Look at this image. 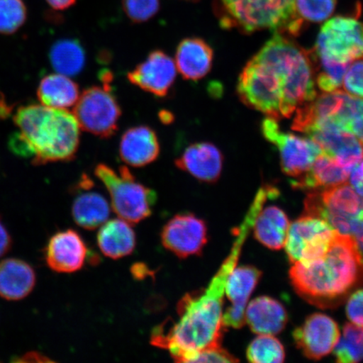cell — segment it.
Here are the masks:
<instances>
[{
	"mask_svg": "<svg viewBox=\"0 0 363 363\" xmlns=\"http://www.w3.org/2000/svg\"><path fill=\"white\" fill-rule=\"evenodd\" d=\"M35 272L28 263L16 258L0 262V297L20 301L33 291Z\"/></svg>",
	"mask_w": 363,
	"mask_h": 363,
	"instance_id": "24",
	"label": "cell"
},
{
	"mask_svg": "<svg viewBox=\"0 0 363 363\" xmlns=\"http://www.w3.org/2000/svg\"><path fill=\"white\" fill-rule=\"evenodd\" d=\"M262 133L266 140L278 148L282 170L293 178L306 174L322 152L311 138L281 130L275 118L269 116L262 121Z\"/></svg>",
	"mask_w": 363,
	"mask_h": 363,
	"instance_id": "12",
	"label": "cell"
},
{
	"mask_svg": "<svg viewBox=\"0 0 363 363\" xmlns=\"http://www.w3.org/2000/svg\"><path fill=\"white\" fill-rule=\"evenodd\" d=\"M237 92L246 106L280 119L284 118V95L274 72L252 57L240 74Z\"/></svg>",
	"mask_w": 363,
	"mask_h": 363,
	"instance_id": "9",
	"label": "cell"
},
{
	"mask_svg": "<svg viewBox=\"0 0 363 363\" xmlns=\"http://www.w3.org/2000/svg\"><path fill=\"white\" fill-rule=\"evenodd\" d=\"M337 0H295V12L303 22H321L328 20L335 11Z\"/></svg>",
	"mask_w": 363,
	"mask_h": 363,
	"instance_id": "35",
	"label": "cell"
},
{
	"mask_svg": "<svg viewBox=\"0 0 363 363\" xmlns=\"http://www.w3.org/2000/svg\"><path fill=\"white\" fill-rule=\"evenodd\" d=\"M27 19V8L23 0H0V34L17 33Z\"/></svg>",
	"mask_w": 363,
	"mask_h": 363,
	"instance_id": "34",
	"label": "cell"
},
{
	"mask_svg": "<svg viewBox=\"0 0 363 363\" xmlns=\"http://www.w3.org/2000/svg\"><path fill=\"white\" fill-rule=\"evenodd\" d=\"M314 66L315 77L318 88L325 93L335 92L342 86L344 75L350 65L340 63L315 55L308 51Z\"/></svg>",
	"mask_w": 363,
	"mask_h": 363,
	"instance_id": "31",
	"label": "cell"
},
{
	"mask_svg": "<svg viewBox=\"0 0 363 363\" xmlns=\"http://www.w3.org/2000/svg\"><path fill=\"white\" fill-rule=\"evenodd\" d=\"M298 349L310 359L319 360L333 351L340 338L337 322L316 313L308 316L301 328L294 331Z\"/></svg>",
	"mask_w": 363,
	"mask_h": 363,
	"instance_id": "16",
	"label": "cell"
},
{
	"mask_svg": "<svg viewBox=\"0 0 363 363\" xmlns=\"http://www.w3.org/2000/svg\"><path fill=\"white\" fill-rule=\"evenodd\" d=\"M74 106V115L81 130L108 139L119 129L121 107L110 83L86 89Z\"/></svg>",
	"mask_w": 363,
	"mask_h": 363,
	"instance_id": "8",
	"label": "cell"
},
{
	"mask_svg": "<svg viewBox=\"0 0 363 363\" xmlns=\"http://www.w3.org/2000/svg\"><path fill=\"white\" fill-rule=\"evenodd\" d=\"M161 239L162 246L181 259L199 256L208 242L207 225L189 213L176 215L163 226Z\"/></svg>",
	"mask_w": 363,
	"mask_h": 363,
	"instance_id": "14",
	"label": "cell"
},
{
	"mask_svg": "<svg viewBox=\"0 0 363 363\" xmlns=\"http://www.w3.org/2000/svg\"><path fill=\"white\" fill-rule=\"evenodd\" d=\"M245 320L254 333L277 335L288 322V314L282 303L267 296L258 297L250 303Z\"/></svg>",
	"mask_w": 363,
	"mask_h": 363,
	"instance_id": "22",
	"label": "cell"
},
{
	"mask_svg": "<svg viewBox=\"0 0 363 363\" xmlns=\"http://www.w3.org/2000/svg\"><path fill=\"white\" fill-rule=\"evenodd\" d=\"M214 51L202 38H187L182 40L176 49L175 65L183 79L197 82L211 72Z\"/></svg>",
	"mask_w": 363,
	"mask_h": 363,
	"instance_id": "21",
	"label": "cell"
},
{
	"mask_svg": "<svg viewBox=\"0 0 363 363\" xmlns=\"http://www.w3.org/2000/svg\"><path fill=\"white\" fill-rule=\"evenodd\" d=\"M340 128L352 134L363 145V99L339 91L335 106L328 117ZM318 121V120H316ZM312 122V121H311Z\"/></svg>",
	"mask_w": 363,
	"mask_h": 363,
	"instance_id": "29",
	"label": "cell"
},
{
	"mask_svg": "<svg viewBox=\"0 0 363 363\" xmlns=\"http://www.w3.org/2000/svg\"><path fill=\"white\" fill-rule=\"evenodd\" d=\"M238 360L234 356L231 355L225 349L222 348L221 345L203 349L191 354L184 362H238Z\"/></svg>",
	"mask_w": 363,
	"mask_h": 363,
	"instance_id": "38",
	"label": "cell"
},
{
	"mask_svg": "<svg viewBox=\"0 0 363 363\" xmlns=\"http://www.w3.org/2000/svg\"><path fill=\"white\" fill-rule=\"evenodd\" d=\"M216 13L224 28L244 33L270 29L297 35L303 24L295 12V0H220Z\"/></svg>",
	"mask_w": 363,
	"mask_h": 363,
	"instance_id": "5",
	"label": "cell"
},
{
	"mask_svg": "<svg viewBox=\"0 0 363 363\" xmlns=\"http://www.w3.org/2000/svg\"><path fill=\"white\" fill-rule=\"evenodd\" d=\"M11 247V238L6 227L0 222V257L6 255Z\"/></svg>",
	"mask_w": 363,
	"mask_h": 363,
	"instance_id": "42",
	"label": "cell"
},
{
	"mask_svg": "<svg viewBox=\"0 0 363 363\" xmlns=\"http://www.w3.org/2000/svg\"><path fill=\"white\" fill-rule=\"evenodd\" d=\"M93 187V186H92ZM80 194L74 199L72 214L75 223L85 230H95L106 223L111 215V206L107 199L98 192L89 191Z\"/></svg>",
	"mask_w": 363,
	"mask_h": 363,
	"instance_id": "28",
	"label": "cell"
},
{
	"mask_svg": "<svg viewBox=\"0 0 363 363\" xmlns=\"http://www.w3.org/2000/svg\"><path fill=\"white\" fill-rule=\"evenodd\" d=\"M187 1H190V2H197V1H199V0H187Z\"/></svg>",
	"mask_w": 363,
	"mask_h": 363,
	"instance_id": "46",
	"label": "cell"
},
{
	"mask_svg": "<svg viewBox=\"0 0 363 363\" xmlns=\"http://www.w3.org/2000/svg\"><path fill=\"white\" fill-rule=\"evenodd\" d=\"M311 52L346 65L363 59V22L350 16H337L326 21Z\"/></svg>",
	"mask_w": 363,
	"mask_h": 363,
	"instance_id": "10",
	"label": "cell"
},
{
	"mask_svg": "<svg viewBox=\"0 0 363 363\" xmlns=\"http://www.w3.org/2000/svg\"><path fill=\"white\" fill-rule=\"evenodd\" d=\"M89 250L74 230L59 231L49 240L45 260L50 269L62 274L79 271L88 259Z\"/></svg>",
	"mask_w": 363,
	"mask_h": 363,
	"instance_id": "17",
	"label": "cell"
},
{
	"mask_svg": "<svg viewBox=\"0 0 363 363\" xmlns=\"http://www.w3.org/2000/svg\"><path fill=\"white\" fill-rule=\"evenodd\" d=\"M298 131L306 134L322 152L337 159L349 170L363 159V145L359 140L329 120L312 121Z\"/></svg>",
	"mask_w": 363,
	"mask_h": 363,
	"instance_id": "13",
	"label": "cell"
},
{
	"mask_svg": "<svg viewBox=\"0 0 363 363\" xmlns=\"http://www.w3.org/2000/svg\"><path fill=\"white\" fill-rule=\"evenodd\" d=\"M175 62L162 50L149 53L145 60L127 74L130 83L157 98H165L175 84Z\"/></svg>",
	"mask_w": 363,
	"mask_h": 363,
	"instance_id": "15",
	"label": "cell"
},
{
	"mask_svg": "<svg viewBox=\"0 0 363 363\" xmlns=\"http://www.w3.org/2000/svg\"><path fill=\"white\" fill-rule=\"evenodd\" d=\"M254 233L258 242L272 250L285 246L289 228V220L278 206H271L262 210L254 223Z\"/></svg>",
	"mask_w": 363,
	"mask_h": 363,
	"instance_id": "27",
	"label": "cell"
},
{
	"mask_svg": "<svg viewBox=\"0 0 363 363\" xmlns=\"http://www.w3.org/2000/svg\"><path fill=\"white\" fill-rule=\"evenodd\" d=\"M305 215L320 218L339 233L349 235L352 222L363 218V199L344 183L308 195Z\"/></svg>",
	"mask_w": 363,
	"mask_h": 363,
	"instance_id": "7",
	"label": "cell"
},
{
	"mask_svg": "<svg viewBox=\"0 0 363 363\" xmlns=\"http://www.w3.org/2000/svg\"><path fill=\"white\" fill-rule=\"evenodd\" d=\"M49 59L54 70L72 78L84 69L86 52L79 40L62 39L53 44Z\"/></svg>",
	"mask_w": 363,
	"mask_h": 363,
	"instance_id": "30",
	"label": "cell"
},
{
	"mask_svg": "<svg viewBox=\"0 0 363 363\" xmlns=\"http://www.w3.org/2000/svg\"><path fill=\"white\" fill-rule=\"evenodd\" d=\"M248 361L255 363H279L285 358L283 345L272 335H260L249 345Z\"/></svg>",
	"mask_w": 363,
	"mask_h": 363,
	"instance_id": "33",
	"label": "cell"
},
{
	"mask_svg": "<svg viewBox=\"0 0 363 363\" xmlns=\"http://www.w3.org/2000/svg\"><path fill=\"white\" fill-rule=\"evenodd\" d=\"M349 235L353 238L363 263V218L352 222Z\"/></svg>",
	"mask_w": 363,
	"mask_h": 363,
	"instance_id": "41",
	"label": "cell"
},
{
	"mask_svg": "<svg viewBox=\"0 0 363 363\" xmlns=\"http://www.w3.org/2000/svg\"><path fill=\"white\" fill-rule=\"evenodd\" d=\"M338 233L320 218L305 216L289 225L285 248L294 263H307L323 257Z\"/></svg>",
	"mask_w": 363,
	"mask_h": 363,
	"instance_id": "11",
	"label": "cell"
},
{
	"mask_svg": "<svg viewBox=\"0 0 363 363\" xmlns=\"http://www.w3.org/2000/svg\"><path fill=\"white\" fill-rule=\"evenodd\" d=\"M261 276L262 272L252 266L240 267L231 272L225 286L231 306L222 318L225 328L240 329L246 323L245 313L248 299Z\"/></svg>",
	"mask_w": 363,
	"mask_h": 363,
	"instance_id": "18",
	"label": "cell"
},
{
	"mask_svg": "<svg viewBox=\"0 0 363 363\" xmlns=\"http://www.w3.org/2000/svg\"><path fill=\"white\" fill-rule=\"evenodd\" d=\"M349 178L352 187L363 199V159L352 167Z\"/></svg>",
	"mask_w": 363,
	"mask_h": 363,
	"instance_id": "40",
	"label": "cell"
},
{
	"mask_svg": "<svg viewBox=\"0 0 363 363\" xmlns=\"http://www.w3.org/2000/svg\"><path fill=\"white\" fill-rule=\"evenodd\" d=\"M347 315L352 323L363 326V289L354 292L349 298Z\"/></svg>",
	"mask_w": 363,
	"mask_h": 363,
	"instance_id": "39",
	"label": "cell"
},
{
	"mask_svg": "<svg viewBox=\"0 0 363 363\" xmlns=\"http://www.w3.org/2000/svg\"><path fill=\"white\" fill-rule=\"evenodd\" d=\"M18 130L10 142L13 152L31 159L35 165L74 160L80 144V126L74 113L42 104L18 108Z\"/></svg>",
	"mask_w": 363,
	"mask_h": 363,
	"instance_id": "3",
	"label": "cell"
},
{
	"mask_svg": "<svg viewBox=\"0 0 363 363\" xmlns=\"http://www.w3.org/2000/svg\"><path fill=\"white\" fill-rule=\"evenodd\" d=\"M289 277L296 292L307 301L333 307L363 282V263L351 235L337 233L323 257L294 263Z\"/></svg>",
	"mask_w": 363,
	"mask_h": 363,
	"instance_id": "2",
	"label": "cell"
},
{
	"mask_svg": "<svg viewBox=\"0 0 363 363\" xmlns=\"http://www.w3.org/2000/svg\"><path fill=\"white\" fill-rule=\"evenodd\" d=\"M245 240L243 235H237L229 256L206 289L180 299L177 306L178 319L153 330V346L169 351L174 361L184 362L194 352L221 345L225 328L222 320L225 286L238 264Z\"/></svg>",
	"mask_w": 363,
	"mask_h": 363,
	"instance_id": "1",
	"label": "cell"
},
{
	"mask_svg": "<svg viewBox=\"0 0 363 363\" xmlns=\"http://www.w3.org/2000/svg\"><path fill=\"white\" fill-rule=\"evenodd\" d=\"M97 242L104 256L120 259L134 252L136 238L130 224L119 218L108 220L101 226Z\"/></svg>",
	"mask_w": 363,
	"mask_h": 363,
	"instance_id": "25",
	"label": "cell"
},
{
	"mask_svg": "<svg viewBox=\"0 0 363 363\" xmlns=\"http://www.w3.org/2000/svg\"><path fill=\"white\" fill-rule=\"evenodd\" d=\"M79 96V85L70 77L58 72L45 76L38 89L40 103L58 110L74 106Z\"/></svg>",
	"mask_w": 363,
	"mask_h": 363,
	"instance_id": "26",
	"label": "cell"
},
{
	"mask_svg": "<svg viewBox=\"0 0 363 363\" xmlns=\"http://www.w3.org/2000/svg\"><path fill=\"white\" fill-rule=\"evenodd\" d=\"M342 84L344 89L352 96L363 99V59L349 65Z\"/></svg>",
	"mask_w": 363,
	"mask_h": 363,
	"instance_id": "37",
	"label": "cell"
},
{
	"mask_svg": "<svg viewBox=\"0 0 363 363\" xmlns=\"http://www.w3.org/2000/svg\"><path fill=\"white\" fill-rule=\"evenodd\" d=\"M49 361L47 357L42 355V354L36 352L27 353L26 355L23 356L21 359L20 358L18 362H47Z\"/></svg>",
	"mask_w": 363,
	"mask_h": 363,
	"instance_id": "44",
	"label": "cell"
},
{
	"mask_svg": "<svg viewBox=\"0 0 363 363\" xmlns=\"http://www.w3.org/2000/svg\"><path fill=\"white\" fill-rule=\"evenodd\" d=\"M274 72L284 95V118L316 98L314 66L308 51L279 33L255 56Z\"/></svg>",
	"mask_w": 363,
	"mask_h": 363,
	"instance_id": "4",
	"label": "cell"
},
{
	"mask_svg": "<svg viewBox=\"0 0 363 363\" xmlns=\"http://www.w3.org/2000/svg\"><path fill=\"white\" fill-rule=\"evenodd\" d=\"M94 174L110 194L111 206L116 214L130 224H138L152 215L157 194L136 180L125 166L118 170L99 163Z\"/></svg>",
	"mask_w": 363,
	"mask_h": 363,
	"instance_id": "6",
	"label": "cell"
},
{
	"mask_svg": "<svg viewBox=\"0 0 363 363\" xmlns=\"http://www.w3.org/2000/svg\"><path fill=\"white\" fill-rule=\"evenodd\" d=\"M340 363H353L363 360V326L352 323L345 325L343 335L333 349Z\"/></svg>",
	"mask_w": 363,
	"mask_h": 363,
	"instance_id": "32",
	"label": "cell"
},
{
	"mask_svg": "<svg viewBox=\"0 0 363 363\" xmlns=\"http://www.w3.org/2000/svg\"><path fill=\"white\" fill-rule=\"evenodd\" d=\"M161 146L155 130L140 125L126 130L121 138L119 155L127 165L146 167L160 156Z\"/></svg>",
	"mask_w": 363,
	"mask_h": 363,
	"instance_id": "20",
	"label": "cell"
},
{
	"mask_svg": "<svg viewBox=\"0 0 363 363\" xmlns=\"http://www.w3.org/2000/svg\"><path fill=\"white\" fill-rule=\"evenodd\" d=\"M351 170L346 169L337 159L321 152L313 162L306 174L294 178L291 184L295 189H328L344 183L350 175Z\"/></svg>",
	"mask_w": 363,
	"mask_h": 363,
	"instance_id": "23",
	"label": "cell"
},
{
	"mask_svg": "<svg viewBox=\"0 0 363 363\" xmlns=\"http://www.w3.org/2000/svg\"><path fill=\"white\" fill-rule=\"evenodd\" d=\"M122 6L130 21L140 24L157 15L160 9V0H122Z\"/></svg>",
	"mask_w": 363,
	"mask_h": 363,
	"instance_id": "36",
	"label": "cell"
},
{
	"mask_svg": "<svg viewBox=\"0 0 363 363\" xmlns=\"http://www.w3.org/2000/svg\"><path fill=\"white\" fill-rule=\"evenodd\" d=\"M223 163L220 150L207 142L190 144L175 160L179 169L206 184H214L220 179Z\"/></svg>",
	"mask_w": 363,
	"mask_h": 363,
	"instance_id": "19",
	"label": "cell"
},
{
	"mask_svg": "<svg viewBox=\"0 0 363 363\" xmlns=\"http://www.w3.org/2000/svg\"><path fill=\"white\" fill-rule=\"evenodd\" d=\"M77 0H47L48 4L54 10L65 11L74 6Z\"/></svg>",
	"mask_w": 363,
	"mask_h": 363,
	"instance_id": "43",
	"label": "cell"
},
{
	"mask_svg": "<svg viewBox=\"0 0 363 363\" xmlns=\"http://www.w3.org/2000/svg\"><path fill=\"white\" fill-rule=\"evenodd\" d=\"M160 117L161 121L167 124H169L171 121H174V116L167 111H162L160 113Z\"/></svg>",
	"mask_w": 363,
	"mask_h": 363,
	"instance_id": "45",
	"label": "cell"
}]
</instances>
